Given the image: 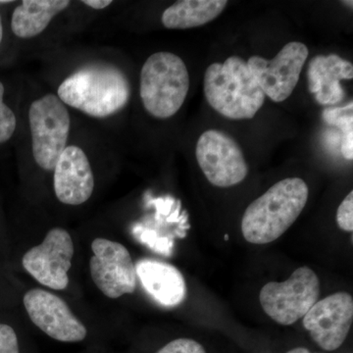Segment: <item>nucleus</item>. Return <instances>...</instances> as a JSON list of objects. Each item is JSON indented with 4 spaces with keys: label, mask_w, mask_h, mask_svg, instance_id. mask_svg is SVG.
<instances>
[{
    "label": "nucleus",
    "mask_w": 353,
    "mask_h": 353,
    "mask_svg": "<svg viewBox=\"0 0 353 353\" xmlns=\"http://www.w3.org/2000/svg\"><path fill=\"white\" fill-rule=\"evenodd\" d=\"M227 4L226 0H181L164 11L161 22L170 30L201 27L215 20Z\"/></svg>",
    "instance_id": "f3484780"
},
{
    "label": "nucleus",
    "mask_w": 353,
    "mask_h": 353,
    "mask_svg": "<svg viewBox=\"0 0 353 353\" xmlns=\"http://www.w3.org/2000/svg\"><path fill=\"white\" fill-rule=\"evenodd\" d=\"M131 92L126 74L108 63L76 70L57 88L58 99L65 105L97 119L111 117L126 108Z\"/></svg>",
    "instance_id": "f257e3e1"
},
{
    "label": "nucleus",
    "mask_w": 353,
    "mask_h": 353,
    "mask_svg": "<svg viewBox=\"0 0 353 353\" xmlns=\"http://www.w3.org/2000/svg\"><path fill=\"white\" fill-rule=\"evenodd\" d=\"M74 243L63 228H53L41 245L34 246L23 256V267L32 278L50 289L62 290L69 285Z\"/></svg>",
    "instance_id": "9d476101"
},
{
    "label": "nucleus",
    "mask_w": 353,
    "mask_h": 353,
    "mask_svg": "<svg viewBox=\"0 0 353 353\" xmlns=\"http://www.w3.org/2000/svg\"><path fill=\"white\" fill-rule=\"evenodd\" d=\"M3 83L0 81V145L6 143L12 138L17 128V118L12 109L4 103Z\"/></svg>",
    "instance_id": "a211bd4d"
},
{
    "label": "nucleus",
    "mask_w": 353,
    "mask_h": 353,
    "mask_svg": "<svg viewBox=\"0 0 353 353\" xmlns=\"http://www.w3.org/2000/svg\"><path fill=\"white\" fill-rule=\"evenodd\" d=\"M204 94L211 108L232 120L252 119L263 106L265 94L245 60L231 57L224 63L209 65Z\"/></svg>",
    "instance_id": "7ed1b4c3"
},
{
    "label": "nucleus",
    "mask_w": 353,
    "mask_h": 353,
    "mask_svg": "<svg viewBox=\"0 0 353 353\" xmlns=\"http://www.w3.org/2000/svg\"><path fill=\"white\" fill-rule=\"evenodd\" d=\"M3 39V25H2L1 16H0V44L2 43Z\"/></svg>",
    "instance_id": "393cba45"
},
{
    "label": "nucleus",
    "mask_w": 353,
    "mask_h": 353,
    "mask_svg": "<svg viewBox=\"0 0 353 353\" xmlns=\"http://www.w3.org/2000/svg\"><path fill=\"white\" fill-rule=\"evenodd\" d=\"M92 250L94 256L90 260V276L104 296L116 299L136 290V266L126 246L97 238L92 241Z\"/></svg>",
    "instance_id": "1a4fd4ad"
},
{
    "label": "nucleus",
    "mask_w": 353,
    "mask_h": 353,
    "mask_svg": "<svg viewBox=\"0 0 353 353\" xmlns=\"http://www.w3.org/2000/svg\"><path fill=\"white\" fill-rule=\"evenodd\" d=\"M23 303L32 322L53 340L78 343L85 340V325L72 312L61 297L41 289L26 292Z\"/></svg>",
    "instance_id": "9b49d317"
},
{
    "label": "nucleus",
    "mask_w": 353,
    "mask_h": 353,
    "mask_svg": "<svg viewBox=\"0 0 353 353\" xmlns=\"http://www.w3.org/2000/svg\"><path fill=\"white\" fill-rule=\"evenodd\" d=\"M197 163L211 185L230 188L248 176V165L236 141L219 130H208L197 141Z\"/></svg>",
    "instance_id": "0eeeda50"
},
{
    "label": "nucleus",
    "mask_w": 353,
    "mask_h": 353,
    "mask_svg": "<svg viewBox=\"0 0 353 353\" xmlns=\"http://www.w3.org/2000/svg\"><path fill=\"white\" fill-rule=\"evenodd\" d=\"M157 353H206L205 350L197 341L190 339H176L164 345Z\"/></svg>",
    "instance_id": "412c9836"
},
{
    "label": "nucleus",
    "mask_w": 353,
    "mask_h": 353,
    "mask_svg": "<svg viewBox=\"0 0 353 353\" xmlns=\"http://www.w3.org/2000/svg\"><path fill=\"white\" fill-rule=\"evenodd\" d=\"M309 196L301 178H287L272 185L248 205L241 220L243 238L253 245L278 240L303 212Z\"/></svg>",
    "instance_id": "f03ea898"
},
{
    "label": "nucleus",
    "mask_w": 353,
    "mask_h": 353,
    "mask_svg": "<svg viewBox=\"0 0 353 353\" xmlns=\"http://www.w3.org/2000/svg\"><path fill=\"white\" fill-rule=\"evenodd\" d=\"M352 114L339 119L332 121L331 123H336L343 129V139L341 143V153L347 160H352L353 158V129H352Z\"/></svg>",
    "instance_id": "6ab92c4d"
},
{
    "label": "nucleus",
    "mask_w": 353,
    "mask_h": 353,
    "mask_svg": "<svg viewBox=\"0 0 353 353\" xmlns=\"http://www.w3.org/2000/svg\"><path fill=\"white\" fill-rule=\"evenodd\" d=\"M228 239H229V236H228V234H226V236H225V240L228 241Z\"/></svg>",
    "instance_id": "a878e982"
},
{
    "label": "nucleus",
    "mask_w": 353,
    "mask_h": 353,
    "mask_svg": "<svg viewBox=\"0 0 353 353\" xmlns=\"http://www.w3.org/2000/svg\"><path fill=\"white\" fill-rule=\"evenodd\" d=\"M309 92L321 105H336L345 97L341 81L352 80L353 65L336 54L318 55L308 67Z\"/></svg>",
    "instance_id": "2eb2a0df"
},
{
    "label": "nucleus",
    "mask_w": 353,
    "mask_h": 353,
    "mask_svg": "<svg viewBox=\"0 0 353 353\" xmlns=\"http://www.w3.org/2000/svg\"><path fill=\"white\" fill-rule=\"evenodd\" d=\"M70 6L69 0H24L14 10L11 30L17 38H36Z\"/></svg>",
    "instance_id": "dca6fc26"
},
{
    "label": "nucleus",
    "mask_w": 353,
    "mask_h": 353,
    "mask_svg": "<svg viewBox=\"0 0 353 353\" xmlns=\"http://www.w3.org/2000/svg\"><path fill=\"white\" fill-rule=\"evenodd\" d=\"M308 54L305 44L292 41L273 59L255 55L246 63L265 97L274 102H282L289 99L296 87Z\"/></svg>",
    "instance_id": "6e6552de"
},
{
    "label": "nucleus",
    "mask_w": 353,
    "mask_h": 353,
    "mask_svg": "<svg viewBox=\"0 0 353 353\" xmlns=\"http://www.w3.org/2000/svg\"><path fill=\"white\" fill-rule=\"evenodd\" d=\"M134 266L143 289L158 304L176 307L185 301L187 285L175 266L152 259H139Z\"/></svg>",
    "instance_id": "4468645a"
},
{
    "label": "nucleus",
    "mask_w": 353,
    "mask_h": 353,
    "mask_svg": "<svg viewBox=\"0 0 353 353\" xmlns=\"http://www.w3.org/2000/svg\"><path fill=\"white\" fill-rule=\"evenodd\" d=\"M0 353H20L17 334L9 325L0 324Z\"/></svg>",
    "instance_id": "4be33fe9"
},
{
    "label": "nucleus",
    "mask_w": 353,
    "mask_h": 353,
    "mask_svg": "<svg viewBox=\"0 0 353 353\" xmlns=\"http://www.w3.org/2000/svg\"><path fill=\"white\" fill-rule=\"evenodd\" d=\"M32 152L44 171H53L68 143L71 116L57 94H46L32 102L29 109Z\"/></svg>",
    "instance_id": "39448f33"
},
{
    "label": "nucleus",
    "mask_w": 353,
    "mask_h": 353,
    "mask_svg": "<svg viewBox=\"0 0 353 353\" xmlns=\"http://www.w3.org/2000/svg\"><path fill=\"white\" fill-rule=\"evenodd\" d=\"M190 74L182 58L158 51L146 59L139 78V95L146 112L157 119L173 117L190 90Z\"/></svg>",
    "instance_id": "20e7f679"
},
{
    "label": "nucleus",
    "mask_w": 353,
    "mask_h": 353,
    "mask_svg": "<svg viewBox=\"0 0 353 353\" xmlns=\"http://www.w3.org/2000/svg\"><path fill=\"white\" fill-rule=\"evenodd\" d=\"M320 281L314 271L303 266L287 281L270 282L260 290V304L271 319L290 326L303 319L318 301Z\"/></svg>",
    "instance_id": "423d86ee"
},
{
    "label": "nucleus",
    "mask_w": 353,
    "mask_h": 353,
    "mask_svg": "<svg viewBox=\"0 0 353 353\" xmlns=\"http://www.w3.org/2000/svg\"><path fill=\"white\" fill-rule=\"evenodd\" d=\"M287 353H311L308 350L304 347H296L294 348V350H290Z\"/></svg>",
    "instance_id": "b1692460"
},
{
    "label": "nucleus",
    "mask_w": 353,
    "mask_h": 353,
    "mask_svg": "<svg viewBox=\"0 0 353 353\" xmlns=\"http://www.w3.org/2000/svg\"><path fill=\"white\" fill-rule=\"evenodd\" d=\"M94 175L87 153L80 146L67 145L53 169V188L58 201L81 205L94 194Z\"/></svg>",
    "instance_id": "ddd939ff"
},
{
    "label": "nucleus",
    "mask_w": 353,
    "mask_h": 353,
    "mask_svg": "<svg viewBox=\"0 0 353 353\" xmlns=\"http://www.w3.org/2000/svg\"><path fill=\"white\" fill-rule=\"evenodd\" d=\"M82 3L94 9V10H102V9L108 8L113 3L111 0H85Z\"/></svg>",
    "instance_id": "5701e85b"
},
{
    "label": "nucleus",
    "mask_w": 353,
    "mask_h": 353,
    "mask_svg": "<svg viewBox=\"0 0 353 353\" xmlns=\"http://www.w3.org/2000/svg\"><path fill=\"white\" fill-rule=\"evenodd\" d=\"M336 223L343 231L352 233L353 231V192L341 201L336 211Z\"/></svg>",
    "instance_id": "aec40b11"
},
{
    "label": "nucleus",
    "mask_w": 353,
    "mask_h": 353,
    "mask_svg": "<svg viewBox=\"0 0 353 353\" xmlns=\"http://www.w3.org/2000/svg\"><path fill=\"white\" fill-rule=\"evenodd\" d=\"M353 321V299L345 292L317 301L303 318L304 328L322 350L333 352L345 343Z\"/></svg>",
    "instance_id": "f8f14e48"
}]
</instances>
